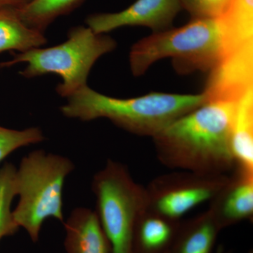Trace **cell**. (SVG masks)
Returning <instances> with one entry per match:
<instances>
[{
	"mask_svg": "<svg viewBox=\"0 0 253 253\" xmlns=\"http://www.w3.org/2000/svg\"><path fill=\"white\" fill-rule=\"evenodd\" d=\"M221 231L209 211L180 225L169 253H212Z\"/></svg>",
	"mask_w": 253,
	"mask_h": 253,
	"instance_id": "obj_15",
	"label": "cell"
},
{
	"mask_svg": "<svg viewBox=\"0 0 253 253\" xmlns=\"http://www.w3.org/2000/svg\"><path fill=\"white\" fill-rule=\"evenodd\" d=\"M31 1L32 0H0V7L19 9Z\"/></svg>",
	"mask_w": 253,
	"mask_h": 253,
	"instance_id": "obj_21",
	"label": "cell"
},
{
	"mask_svg": "<svg viewBox=\"0 0 253 253\" xmlns=\"http://www.w3.org/2000/svg\"><path fill=\"white\" fill-rule=\"evenodd\" d=\"M71 160L42 150L21 160L15 176L17 206L13 217L34 243L39 240L44 221L54 218L64 222L63 191L66 176L74 169Z\"/></svg>",
	"mask_w": 253,
	"mask_h": 253,
	"instance_id": "obj_4",
	"label": "cell"
},
{
	"mask_svg": "<svg viewBox=\"0 0 253 253\" xmlns=\"http://www.w3.org/2000/svg\"><path fill=\"white\" fill-rule=\"evenodd\" d=\"M231 150L238 170L253 174V88L236 102Z\"/></svg>",
	"mask_w": 253,
	"mask_h": 253,
	"instance_id": "obj_12",
	"label": "cell"
},
{
	"mask_svg": "<svg viewBox=\"0 0 253 253\" xmlns=\"http://www.w3.org/2000/svg\"><path fill=\"white\" fill-rule=\"evenodd\" d=\"M253 88V44L224 56L211 70L204 91L207 101L237 102Z\"/></svg>",
	"mask_w": 253,
	"mask_h": 253,
	"instance_id": "obj_9",
	"label": "cell"
},
{
	"mask_svg": "<svg viewBox=\"0 0 253 253\" xmlns=\"http://www.w3.org/2000/svg\"><path fill=\"white\" fill-rule=\"evenodd\" d=\"M16 171L12 163H6L0 167V241L14 235L20 228L14 221L11 210L16 196Z\"/></svg>",
	"mask_w": 253,
	"mask_h": 253,
	"instance_id": "obj_18",
	"label": "cell"
},
{
	"mask_svg": "<svg viewBox=\"0 0 253 253\" xmlns=\"http://www.w3.org/2000/svg\"><path fill=\"white\" fill-rule=\"evenodd\" d=\"M236 102L207 101L153 136L160 161L203 174H225L235 166L231 132Z\"/></svg>",
	"mask_w": 253,
	"mask_h": 253,
	"instance_id": "obj_1",
	"label": "cell"
},
{
	"mask_svg": "<svg viewBox=\"0 0 253 253\" xmlns=\"http://www.w3.org/2000/svg\"><path fill=\"white\" fill-rule=\"evenodd\" d=\"M179 221H172L146 211L136 222L134 233V253H166L175 240Z\"/></svg>",
	"mask_w": 253,
	"mask_h": 253,
	"instance_id": "obj_13",
	"label": "cell"
},
{
	"mask_svg": "<svg viewBox=\"0 0 253 253\" xmlns=\"http://www.w3.org/2000/svg\"><path fill=\"white\" fill-rule=\"evenodd\" d=\"M169 253V251H168V252H167V253Z\"/></svg>",
	"mask_w": 253,
	"mask_h": 253,
	"instance_id": "obj_23",
	"label": "cell"
},
{
	"mask_svg": "<svg viewBox=\"0 0 253 253\" xmlns=\"http://www.w3.org/2000/svg\"><path fill=\"white\" fill-rule=\"evenodd\" d=\"M215 253H228L226 252L225 249H224V246L222 245H220V246H218L217 251H216Z\"/></svg>",
	"mask_w": 253,
	"mask_h": 253,
	"instance_id": "obj_22",
	"label": "cell"
},
{
	"mask_svg": "<svg viewBox=\"0 0 253 253\" xmlns=\"http://www.w3.org/2000/svg\"><path fill=\"white\" fill-rule=\"evenodd\" d=\"M229 177L225 174L187 172L160 176L146 190L147 211L172 221L211 201Z\"/></svg>",
	"mask_w": 253,
	"mask_h": 253,
	"instance_id": "obj_7",
	"label": "cell"
},
{
	"mask_svg": "<svg viewBox=\"0 0 253 253\" xmlns=\"http://www.w3.org/2000/svg\"><path fill=\"white\" fill-rule=\"evenodd\" d=\"M222 56L220 18H192L186 26L155 33L131 48L129 63L135 76L158 60L172 58L179 73L211 71Z\"/></svg>",
	"mask_w": 253,
	"mask_h": 253,
	"instance_id": "obj_3",
	"label": "cell"
},
{
	"mask_svg": "<svg viewBox=\"0 0 253 253\" xmlns=\"http://www.w3.org/2000/svg\"><path fill=\"white\" fill-rule=\"evenodd\" d=\"M44 139L42 131L38 127L17 130L0 126V164L16 150L38 144Z\"/></svg>",
	"mask_w": 253,
	"mask_h": 253,
	"instance_id": "obj_19",
	"label": "cell"
},
{
	"mask_svg": "<svg viewBox=\"0 0 253 253\" xmlns=\"http://www.w3.org/2000/svg\"><path fill=\"white\" fill-rule=\"evenodd\" d=\"M211 202L208 211L224 229L250 219L253 214V174L236 169Z\"/></svg>",
	"mask_w": 253,
	"mask_h": 253,
	"instance_id": "obj_10",
	"label": "cell"
},
{
	"mask_svg": "<svg viewBox=\"0 0 253 253\" xmlns=\"http://www.w3.org/2000/svg\"><path fill=\"white\" fill-rule=\"evenodd\" d=\"M249 253H253L252 252H250Z\"/></svg>",
	"mask_w": 253,
	"mask_h": 253,
	"instance_id": "obj_24",
	"label": "cell"
},
{
	"mask_svg": "<svg viewBox=\"0 0 253 253\" xmlns=\"http://www.w3.org/2000/svg\"><path fill=\"white\" fill-rule=\"evenodd\" d=\"M67 99L60 109L66 117L82 121L107 118L129 132L152 137L177 118L207 102L204 92L194 95L154 92L118 99L100 94L87 85Z\"/></svg>",
	"mask_w": 253,
	"mask_h": 253,
	"instance_id": "obj_2",
	"label": "cell"
},
{
	"mask_svg": "<svg viewBox=\"0 0 253 253\" xmlns=\"http://www.w3.org/2000/svg\"><path fill=\"white\" fill-rule=\"evenodd\" d=\"M116 46V41L109 36L94 33L88 26H78L70 30L64 42L14 54L12 59L0 66L9 68L17 63H26V68L19 73L26 78L59 75L62 82L56 86V91L60 96L68 98L86 85L94 63Z\"/></svg>",
	"mask_w": 253,
	"mask_h": 253,
	"instance_id": "obj_5",
	"label": "cell"
},
{
	"mask_svg": "<svg viewBox=\"0 0 253 253\" xmlns=\"http://www.w3.org/2000/svg\"><path fill=\"white\" fill-rule=\"evenodd\" d=\"M63 225L67 253H112L111 244L95 211L76 208Z\"/></svg>",
	"mask_w": 253,
	"mask_h": 253,
	"instance_id": "obj_11",
	"label": "cell"
},
{
	"mask_svg": "<svg viewBox=\"0 0 253 253\" xmlns=\"http://www.w3.org/2000/svg\"><path fill=\"white\" fill-rule=\"evenodd\" d=\"M220 21L222 29L221 59L253 44V0H231Z\"/></svg>",
	"mask_w": 253,
	"mask_h": 253,
	"instance_id": "obj_14",
	"label": "cell"
},
{
	"mask_svg": "<svg viewBox=\"0 0 253 253\" xmlns=\"http://www.w3.org/2000/svg\"><path fill=\"white\" fill-rule=\"evenodd\" d=\"M47 40L42 32L28 27L14 8L0 7V53L19 52L41 47Z\"/></svg>",
	"mask_w": 253,
	"mask_h": 253,
	"instance_id": "obj_16",
	"label": "cell"
},
{
	"mask_svg": "<svg viewBox=\"0 0 253 253\" xmlns=\"http://www.w3.org/2000/svg\"><path fill=\"white\" fill-rule=\"evenodd\" d=\"M84 0H32L16 9L18 16L28 27L44 33L56 18L72 11Z\"/></svg>",
	"mask_w": 253,
	"mask_h": 253,
	"instance_id": "obj_17",
	"label": "cell"
},
{
	"mask_svg": "<svg viewBox=\"0 0 253 253\" xmlns=\"http://www.w3.org/2000/svg\"><path fill=\"white\" fill-rule=\"evenodd\" d=\"M181 9L179 0H136L120 12L90 15L86 23L98 34L129 26H146L158 33L169 29Z\"/></svg>",
	"mask_w": 253,
	"mask_h": 253,
	"instance_id": "obj_8",
	"label": "cell"
},
{
	"mask_svg": "<svg viewBox=\"0 0 253 253\" xmlns=\"http://www.w3.org/2000/svg\"><path fill=\"white\" fill-rule=\"evenodd\" d=\"M91 186L96 199L95 212L112 253H134L136 224L147 211L146 189L133 180L123 165L111 160L94 176Z\"/></svg>",
	"mask_w": 253,
	"mask_h": 253,
	"instance_id": "obj_6",
	"label": "cell"
},
{
	"mask_svg": "<svg viewBox=\"0 0 253 253\" xmlns=\"http://www.w3.org/2000/svg\"><path fill=\"white\" fill-rule=\"evenodd\" d=\"M192 18L217 19L224 16L231 0H179Z\"/></svg>",
	"mask_w": 253,
	"mask_h": 253,
	"instance_id": "obj_20",
	"label": "cell"
}]
</instances>
